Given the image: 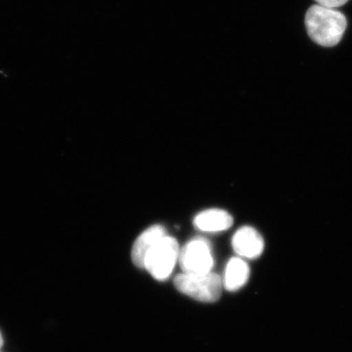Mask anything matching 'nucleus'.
<instances>
[{
    "instance_id": "nucleus-1",
    "label": "nucleus",
    "mask_w": 352,
    "mask_h": 352,
    "mask_svg": "<svg viewBox=\"0 0 352 352\" xmlns=\"http://www.w3.org/2000/svg\"><path fill=\"white\" fill-rule=\"evenodd\" d=\"M344 14L333 8L314 6L305 14V27L309 38L324 47H332L340 43L346 30Z\"/></svg>"
},
{
    "instance_id": "nucleus-2",
    "label": "nucleus",
    "mask_w": 352,
    "mask_h": 352,
    "mask_svg": "<svg viewBox=\"0 0 352 352\" xmlns=\"http://www.w3.org/2000/svg\"><path fill=\"white\" fill-rule=\"evenodd\" d=\"M175 288L184 295L201 302H214L221 296L222 279L215 273H182L175 279Z\"/></svg>"
},
{
    "instance_id": "nucleus-3",
    "label": "nucleus",
    "mask_w": 352,
    "mask_h": 352,
    "mask_svg": "<svg viewBox=\"0 0 352 352\" xmlns=\"http://www.w3.org/2000/svg\"><path fill=\"white\" fill-rule=\"evenodd\" d=\"M179 245L175 238L164 236L145 258L144 268L155 279H168L179 258Z\"/></svg>"
},
{
    "instance_id": "nucleus-4",
    "label": "nucleus",
    "mask_w": 352,
    "mask_h": 352,
    "mask_svg": "<svg viewBox=\"0 0 352 352\" xmlns=\"http://www.w3.org/2000/svg\"><path fill=\"white\" fill-rule=\"evenodd\" d=\"M178 263L182 266L183 273L205 274L212 272L214 256L210 243L203 238L190 241L180 250Z\"/></svg>"
},
{
    "instance_id": "nucleus-5",
    "label": "nucleus",
    "mask_w": 352,
    "mask_h": 352,
    "mask_svg": "<svg viewBox=\"0 0 352 352\" xmlns=\"http://www.w3.org/2000/svg\"><path fill=\"white\" fill-rule=\"evenodd\" d=\"M232 245L234 251L241 258H256L263 254L264 242L261 234L252 228L245 226L240 228L233 236Z\"/></svg>"
},
{
    "instance_id": "nucleus-6",
    "label": "nucleus",
    "mask_w": 352,
    "mask_h": 352,
    "mask_svg": "<svg viewBox=\"0 0 352 352\" xmlns=\"http://www.w3.org/2000/svg\"><path fill=\"white\" fill-rule=\"evenodd\" d=\"M166 236L164 227L155 226L150 227L138 238L132 248V261L138 267L144 268L145 258L154 245Z\"/></svg>"
},
{
    "instance_id": "nucleus-7",
    "label": "nucleus",
    "mask_w": 352,
    "mask_h": 352,
    "mask_svg": "<svg viewBox=\"0 0 352 352\" xmlns=\"http://www.w3.org/2000/svg\"><path fill=\"white\" fill-rule=\"evenodd\" d=\"M194 223L204 232H221L232 226L233 217L226 210L212 208L197 215Z\"/></svg>"
},
{
    "instance_id": "nucleus-8",
    "label": "nucleus",
    "mask_w": 352,
    "mask_h": 352,
    "mask_svg": "<svg viewBox=\"0 0 352 352\" xmlns=\"http://www.w3.org/2000/svg\"><path fill=\"white\" fill-rule=\"evenodd\" d=\"M249 277L250 268L247 263L242 258H233L227 263L222 283L228 291H237L247 283Z\"/></svg>"
},
{
    "instance_id": "nucleus-9",
    "label": "nucleus",
    "mask_w": 352,
    "mask_h": 352,
    "mask_svg": "<svg viewBox=\"0 0 352 352\" xmlns=\"http://www.w3.org/2000/svg\"><path fill=\"white\" fill-rule=\"evenodd\" d=\"M318 6L327 7V8H338L344 6L349 0H315Z\"/></svg>"
},
{
    "instance_id": "nucleus-10",
    "label": "nucleus",
    "mask_w": 352,
    "mask_h": 352,
    "mask_svg": "<svg viewBox=\"0 0 352 352\" xmlns=\"http://www.w3.org/2000/svg\"><path fill=\"white\" fill-rule=\"evenodd\" d=\"M3 338H2L1 333H0V349H1L2 346H3Z\"/></svg>"
}]
</instances>
